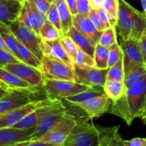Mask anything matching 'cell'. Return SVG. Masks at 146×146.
I'll list each match as a JSON object with an SVG mask.
<instances>
[{
  "label": "cell",
  "instance_id": "6da1fadb",
  "mask_svg": "<svg viewBox=\"0 0 146 146\" xmlns=\"http://www.w3.org/2000/svg\"><path fill=\"white\" fill-rule=\"evenodd\" d=\"M119 126L102 127L86 119H77L63 146H123Z\"/></svg>",
  "mask_w": 146,
  "mask_h": 146
},
{
  "label": "cell",
  "instance_id": "7a4b0ae2",
  "mask_svg": "<svg viewBox=\"0 0 146 146\" xmlns=\"http://www.w3.org/2000/svg\"><path fill=\"white\" fill-rule=\"evenodd\" d=\"M146 106V74L143 78L125 89L123 96L112 103L108 112L122 118L128 125L137 118H142Z\"/></svg>",
  "mask_w": 146,
  "mask_h": 146
},
{
  "label": "cell",
  "instance_id": "3957f363",
  "mask_svg": "<svg viewBox=\"0 0 146 146\" xmlns=\"http://www.w3.org/2000/svg\"><path fill=\"white\" fill-rule=\"evenodd\" d=\"M121 40L135 38L141 40L146 31V17L125 0H118L117 24Z\"/></svg>",
  "mask_w": 146,
  "mask_h": 146
},
{
  "label": "cell",
  "instance_id": "277c9868",
  "mask_svg": "<svg viewBox=\"0 0 146 146\" xmlns=\"http://www.w3.org/2000/svg\"><path fill=\"white\" fill-rule=\"evenodd\" d=\"M112 103V100L104 94L90 98L79 105L65 107L68 112L77 118L92 119L108 113Z\"/></svg>",
  "mask_w": 146,
  "mask_h": 146
},
{
  "label": "cell",
  "instance_id": "5b68a950",
  "mask_svg": "<svg viewBox=\"0 0 146 146\" xmlns=\"http://www.w3.org/2000/svg\"><path fill=\"white\" fill-rule=\"evenodd\" d=\"M90 87L77 81L46 78L42 86L46 98L53 100H61L86 91Z\"/></svg>",
  "mask_w": 146,
  "mask_h": 146
},
{
  "label": "cell",
  "instance_id": "8992f818",
  "mask_svg": "<svg viewBox=\"0 0 146 146\" xmlns=\"http://www.w3.org/2000/svg\"><path fill=\"white\" fill-rule=\"evenodd\" d=\"M40 87L11 88L7 95L0 98V113L15 109L32 101L40 100L38 98Z\"/></svg>",
  "mask_w": 146,
  "mask_h": 146
},
{
  "label": "cell",
  "instance_id": "52a82bcc",
  "mask_svg": "<svg viewBox=\"0 0 146 146\" xmlns=\"http://www.w3.org/2000/svg\"><path fill=\"white\" fill-rule=\"evenodd\" d=\"M9 26L17 40L31 50L40 60H41L44 55L41 48V38L40 36L34 30L23 24L18 19L12 21Z\"/></svg>",
  "mask_w": 146,
  "mask_h": 146
},
{
  "label": "cell",
  "instance_id": "ba28073f",
  "mask_svg": "<svg viewBox=\"0 0 146 146\" xmlns=\"http://www.w3.org/2000/svg\"><path fill=\"white\" fill-rule=\"evenodd\" d=\"M77 119L76 117L68 111L54 128L37 139L47 142L52 146L63 145L75 126Z\"/></svg>",
  "mask_w": 146,
  "mask_h": 146
},
{
  "label": "cell",
  "instance_id": "9c48e42d",
  "mask_svg": "<svg viewBox=\"0 0 146 146\" xmlns=\"http://www.w3.org/2000/svg\"><path fill=\"white\" fill-rule=\"evenodd\" d=\"M121 47L123 51L124 75L126 76L137 67L145 65L140 40L135 38L121 40Z\"/></svg>",
  "mask_w": 146,
  "mask_h": 146
},
{
  "label": "cell",
  "instance_id": "30bf717a",
  "mask_svg": "<svg viewBox=\"0 0 146 146\" xmlns=\"http://www.w3.org/2000/svg\"><path fill=\"white\" fill-rule=\"evenodd\" d=\"M41 69L46 78L76 81L74 66L62 61L44 56L41 60Z\"/></svg>",
  "mask_w": 146,
  "mask_h": 146
},
{
  "label": "cell",
  "instance_id": "8fae6325",
  "mask_svg": "<svg viewBox=\"0 0 146 146\" xmlns=\"http://www.w3.org/2000/svg\"><path fill=\"white\" fill-rule=\"evenodd\" d=\"M17 19L38 35L41 27L47 21L45 14L38 9L32 0H24Z\"/></svg>",
  "mask_w": 146,
  "mask_h": 146
},
{
  "label": "cell",
  "instance_id": "7c38bea8",
  "mask_svg": "<svg viewBox=\"0 0 146 146\" xmlns=\"http://www.w3.org/2000/svg\"><path fill=\"white\" fill-rule=\"evenodd\" d=\"M4 68L14 73L34 87L42 86L45 80V76L41 69L26 63H10L4 66Z\"/></svg>",
  "mask_w": 146,
  "mask_h": 146
},
{
  "label": "cell",
  "instance_id": "4fadbf2b",
  "mask_svg": "<svg viewBox=\"0 0 146 146\" xmlns=\"http://www.w3.org/2000/svg\"><path fill=\"white\" fill-rule=\"evenodd\" d=\"M68 113L65 106L51 111L44 115L34 127V131L29 140H35L40 138L54 128ZM29 141V140H28Z\"/></svg>",
  "mask_w": 146,
  "mask_h": 146
},
{
  "label": "cell",
  "instance_id": "5bb4252c",
  "mask_svg": "<svg viewBox=\"0 0 146 146\" xmlns=\"http://www.w3.org/2000/svg\"><path fill=\"white\" fill-rule=\"evenodd\" d=\"M74 66V72L77 82L90 86L104 87L107 80L108 69H99L96 66Z\"/></svg>",
  "mask_w": 146,
  "mask_h": 146
},
{
  "label": "cell",
  "instance_id": "9a60e30c",
  "mask_svg": "<svg viewBox=\"0 0 146 146\" xmlns=\"http://www.w3.org/2000/svg\"><path fill=\"white\" fill-rule=\"evenodd\" d=\"M62 106H64V103L61 100H53L46 98L44 102L41 106L29 113L13 127L19 128H33L45 114Z\"/></svg>",
  "mask_w": 146,
  "mask_h": 146
},
{
  "label": "cell",
  "instance_id": "2e32d148",
  "mask_svg": "<svg viewBox=\"0 0 146 146\" xmlns=\"http://www.w3.org/2000/svg\"><path fill=\"white\" fill-rule=\"evenodd\" d=\"M44 101L45 98L36 100L15 109L0 113V128L13 127L29 113L41 106Z\"/></svg>",
  "mask_w": 146,
  "mask_h": 146
},
{
  "label": "cell",
  "instance_id": "e0dca14e",
  "mask_svg": "<svg viewBox=\"0 0 146 146\" xmlns=\"http://www.w3.org/2000/svg\"><path fill=\"white\" fill-rule=\"evenodd\" d=\"M34 127L19 128L14 127L0 128V146H18L19 144L29 140Z\"/></svg>",
  "mask_w": 146,
  "mask_h": 146
},
{
  "label": "cell",
  "instance_id": "ac0fdd59",
  "mask_svg": "<svg viewBox=\"0 0 146 146\" xmlns=\"http://www.w3.org/2000/svg\"><path fill=\"white\" fill-rule=\"evenodd\" d=\"M73 26L78 31L88 37L94 45L98 44L103 31L97 29L89 16L79 13L73 16Z\"/></svg>",
  "mask_w": 146,
  "mask_h": 146
},
{
  "label": "cell",
  "instance_id": "d6986e66",
  "mask_svg": "<svg viewBox=\"0 0 146 146\" xmlns=\"http://www.w3.org/2000/svg\"><path fill=\"white\" fill-rule=\"evenodd\" d=\"M41 48L43 55L45 56L62 61L71 66H74V63L69 58L67 53L66 52L59 39L48 41V40L41 38Z\"/></svg>",
  "mask_w": 146,
  "mask_h": 146
},
{
  "label": "cell",
  "instance_id": "ffe728a7",
  "mask_svg": "<svg viewBox=\"0 0 146 146\" xmlns=\"http://www.w3.org/2000/svg\"><path fill=\"white\" fill-rule=\"evenodd\" d=\"M104 94H105V91H104V87L95 86H91L86 91L78 93L75 95L62 98L61 101L66 107L72 106L79 105L90 98L103 95Z\"/></svg>",
  "mask_w": 146,
  "mask_h": 146
},
{
  "label": "cell",
  "instance_id": "44dd1931",
  "mask_svg": "<svg viewBox=\"0 0 146 146\" xmlns=\"http://www.w3.org/2000/svg\"><path fill=\"white\" fill-rule=\"evenodd\" d=\"M22 2L14 0H0V21L10 24L19 17Z\"/></svg>",
  "mask_w": 146,
  "mask_h": 146
},
{
  "label": "cell",
  "instance_id": "7402d4cb",
  "mask_svg": "<svg viewBox=\"0 0 146 146\" xmlns=\"http://www.w3.org/2000/svg\"><path fill=\"white\" fill-rule=\"evenodd\" d=\"M0 34L5 41L6 44L11 54L18 58L21 62H23L19 52L18 40L11 30L9 24L0 21Z\"/></svg>",
  "mask_w": 146,
  "mask_h": 146
},
{
  "label": "cell",
  "instance_id": "603a6c76",
  "mask_svg": "<svg viewBox=\"0 0 146 146\" xmlns=\"http://www.w3.org/2000/svg\"><path fill=\"white\" fill-rule=\"evenodd\" d=\"M66 34L72 38L78 48L84 50L89 55L94 57L96 46L88 37L78 31L74 26L68 30Z\"/></svg>",
  "mask_w": 146,
  "mask_h": 146
},
{
  "label": "cell",
  "instance_id": "cb8c5ba5",
  "mask_svg": "<svg viewBox=\"0 0 146 146\" xmlns=\"http://www.w3.org/2000/svg\"><path fill=\"white\" fill-rule=\"evenodd\" d=\"M0 79L11 88H25L34 87L4 67H0Z\"/></svg>",
  "mask_w": 146,
  "mask_h": 146
},
{
  "label": "cell",
  "instance_id": "d4e9b609",
  "mask_svg": "<svg viewBox=\"0 0 146 146\" xmlns=\"http://www.w3.org/2000/svg\"><path fill=\"white\" fill-rule=\"evenodd\" d=\"M54 3L61 18L63 34H66L68 30L73 27V15L65 0H55Z\"/></svg>",
  "mask_w": 146,
  "mask_h": 146
},
{
  "label": "cell",
  "instance_id": "484cf974",
  "mask_svg": "<svg viewBox=\"0 0 146 146\" xmlns=\"http://www.w3.org/2000/svg\"><path fill=\"white\" fill-rule=\"evenodd\" d=\"M105 94L112 100L113 102L117 101L123 96L125 88L123 81L107 79L104 86Z\"/></svg>",
  "mask_w": 146,
  "mask_h": 146
},
{
  "label": "cell",
  "instance_id": "4316f807",
  "mask_svg": "<svg viewBox=\"0 0 146 146\" xmlns=\"http://www.w3.org/2000/svg\"><path fill=\"white\" fill-rule=\"evenodd\" d=\"M108 54H109V47L102 45L99 43L96 45L94 58L95 66L96 68L99 69L109 68Z\"/></svg>",
  "mask_w": 146,
  "mask_h": 146
},
{
  "label": "cell",
  "instance_id": "83f0119b",
  "mask_svg": "<svg viewBox=\"0 0 146 146\" xmlns=\"http://www.w3.org/2000/svg\"><path fill=\"white\" fill-rule=\"evenodd\" d=\"M18 48L23 62L41 69V60L19 41H18Z\"/></svg>",
  "mask_w": 146,
  "mask_h": 146
},
{
  "label": "cell",
  "instance_id": "f1b7e54d",
  "mask_svg": "<svg viewBox=\"0 0 146 146\" xmlns=\"http://www.w3.org/2000/svg\"><path fill=\"white\" fill-rule=\"evenodd\" d=\"M62 35V33L48 21L43 24L39 30L40 37L42 39L48 41L59 39Z\"/></svg>",
  "mask_w": 146,
  "mask_h": 146
},
{
  "label": "cell",
  "instance_id": "f546056e",
  "mask_svg": "<svg viewBox=\"0 0 146 146\" xmlns=\"http://www.w3.org/2000/svg\"><path fill=\"white\" fill-rule=\"evenodd\" d=\"M145 74L146 67L145 65L137 67L135 69L131 71L129 74L124 76L123 82L125 89L130 88L133 85L141 81Z\"/></svg>",
  "mask_w": 146,
  "mask_h": 146
},
{
  "label": "cell",
  "instance_id": "4dcf8cb0",
  "mask_svg": "<svg viewBox=\"0 0 146 146\" xmlns=\"http://www.w3.org/2000/svg\"><path fill=\"white\" fill-rule=\"evenodd\" d=\"M73 63L78 66H95L94 57L81 48H78L74 56Z\"/></svg>",
  "mask_w": 146,
  "mask_h": 146
},
{
  "label": "cell",
  "instance_id": "1f68e13d",
  "mask_svg": "<svg viewBox=\"0 0 146 146\" xmlns=\"http://www.w3.org/2000/svg\"><path fill=\"white\" fill-rule=\"evenodd\" d=\"M123 58H121L114 65L108 68L107 79L123 81L124 80Z\"/></svg>",
  "mask_w": 146,
  "mask_h": 146
},
{
  "label": "cell",
  "instance_id": "d6a6232c",
  "mask_svg": "<svg viewBox=\"0 0 146 146\" xmlns=\"http://www.w3.org/2000/svg\"><path fill=\"white\" fill-rule=\"evenodd\" d=\"M115 42H117L116 27L115 26H112L106 28L103 31L98 43L106 46L110 47Z\"/></svg>",
  "mask_w": 146,
  "mask_h": 146
},
{
  "label": "cell",
  "instance_id": "836d02e7",
  "mask_svg": "<svg viewBox=\"0 0 146 146\" xmlns=\"http://www.w3.org/2000/svg\"><path fill=\"white\" fill-rule=\"evenodd\" d=\"M59 41L62 46H64L66 52L67 53L69 58L73 61L74 56L76 54L78 48L74 40L72 39L71 36H69L67 34H63L61 38H59Z\"/></svg>",
  "mask_w": 146,
  "mask_h": 146
},
{
  "label": "cell",
  "instance_id": "e575fe53",
  "mask_svg": "<svg viewBox=\"0 0 146 146\" xmlns=\"http://www.w3.org/2000/svg\"><path fill=\"white\" fill-rule=\"evenodd\" d=\"M45 15L46 17L47 21H49L54 27H56L63 34L61 18H60L59 14H58V9H57V7L56 6L55 3L54 2L51 4V7H50L49 9L48 10V11H47Z\"/></svg>",
  "mask_w": 146,
  "mask_h": 146
},
{
  "label": "cell",
  "instance_id": "d590c367",
  "mask_svg": "<svg viewBox=\"0 0 146 146\" xmlns=\"http://www.w3.org/2000/svg\"><path fill=\"white\" fill-rule=\"evenodd\" d=\"M123 57V51L121 46L118 44V41L109 47L108 54V66L109 68L115 64L117 61Z\"/></svg>",
  "mask_w": 146,
  "mask_h": 146
},
{
  "label": "cell",
  "instance_id": "8d00e7d4",
  "mask_svg": "<svg viewBox=\"0 0 146 146\" xmlns=\"http://www.w3.org/2000/svg\"><path fill=\"white\" fill-rule=\"evenodd\" d=\"M21 62L18 58L9 51L0 47V67H4L10 63Z\"/></svg>",
  "mask_w": 146,
  "mask_h": 146
},
{
  "label": "cell",
  "instance_id": "74e56055",
  "mask_svg": "<svg viewBox=\"0 0 146 146\" xmlns=\"http://www.w3.org/2000/svg\"><path fill=\"white\" fill-rule=\"evenodd\" d=\"M88 16L91 18V19L92 20L93 23H94V25L96 26V29L98 31H104L106 29L108 28L105 23L102 20V19L101 18L96 9L91 7V9L90 11Z\"/></svg>",
  "mask_w": 146,
  "mask_h": 146
},
{
  "label": "cell",
  "instance_id": "f35d334b",
  "mask_svg": "<svg viewBox=\"0 0 146 146\" xmlns=\"http://www.w3.org/2000/svg\"><path fill=\"white\" fill-rule=\"evenodd\" d=\"M96 10L98 11V14L100 15V17H101V18L104 21V22L107 26V27H112V26H116L117 19L113 17L106 10L104 9L103 7L97 9Z\"/></svg>",
  "mask_w": 146,
  "mask_h": 146
},
{
  "label": "cell",
  "instance_id": "ab89813d",
  "mask_svg": "<svg viewBox=\"0 0 146 146\" xmlns=\"http://www.w3.org/2000/svg\"><path fill=\"white\" fill-rule=\"evenodd\" d=\"M103 8L117 19L118 10V0H104Z\"/></svg>",
  "mask_w": 146,
  "mask_h": 146
},
{
  "label": "cell",
  "instance_id": "60d3db41",
  "mask_svg": "<svg viewBox=\"0 0 146 146\" xmlns=\"http://www.w3.org/2000/svg\"><path fill=\"white\" fill-rule=\"evenodd\" d=\"M78 13L82 14H89L91 9V1L90 0H76Z\"/></svg>",
  "mask_w": 146,
  "mask_h": 146
},
{
  "label": "cell",
  "instance_id": "b9f144b4",
  "mask_svg": "<svg viewBox=\"0 0 146 146\" xmlns=\"http://www.w3.org/2000/svg\"><path fill=\"white\" fill-rule=\"evenodd\" d=\"M32 1L36 4L38 9L44 14H46L51 4L47 0H32Z\"/></svg>",
  "mask_w": 146,
  "mask_h": 146
},
{
  "label": "cell",
  "instance_id": "7bdbcfd3",
  "mask_svg": "<svg viewBox=\"0 0 146 146\" xmlns=\"http://www.w3.org/2000/svg\"><path fill=\"white\" fill-rule=\"evenodd\" d=\"M123 146H146V138H134L128 141H123Z\"/></svg>",
  "mask_w": 146,
  "mask_h": 146
},
{
  "label": "cell",
  "instance_id": "ee69618b",
  "mask_svg": "<svg viewBox=\"0 0 146 146\" xmlns=\"http://www.w3.org/2000/svg\"><path fill=\"white\" fill-rule=\"evenodd\" d=\"M71 11V14L75 16L78 14V9H77V2L76 0H65Z\"/></svg>",
  "mask_w": 146,
  "mask_h": 146
},
{
  "label": "cell",
  "instance_id": "f6af8a7d",
  "mask_svg": "<svg viewBox=\"0 0 146 146\" xmlns=\"http://www.w3.org/2000/svg\"><path fill=\"white\" fill-rule=\"evenodd\" d=\"M140 41H141L143 54V57H144V61H145V66L146 67V31L143 34V35L142 36V37H141Z\"/></svg>",
  "mask_w": 146,
  "mask_h": 146
},
{
  "label": "cell",
  "instance_id": "bcb514c9",
  "mask_svg": "<svg viewBox=\"0 0 146 146\" xmlns=\"http://www.w3.org/2000/svg\"><path fill=\"white\" fill-rule=\"evenodd\" d=\"M91 1V7L95 9L103 7L104 0H90Z\"/></svg>",
  "mask_w": 146,
  "mask_h": 146
},
{
  "label": "cell",
  "instance_id": "7dc6e473",
  "mask_svg": "<svg viewBox=\"0 0 146 146\" xmlns=\"http://www.w3.org/2000/svg\"><path fill=\"white\" fill-rule=\"evenodd\" d=\"M0 47H1V48H2L3 49L6 50V51H9V52L11 53L10 50L9 49L8 46H7V44H6L5 41H4V40L3 39L2 36H1V34H0Z\"/></svg>",
  "mask_w": 146,
  "mask_h": 146
},
{
  "label": "cell",
  "instance_id": "c3c4849f",
  "mask_svg": "<svg viewBox=\"0 0 146 146\" xmlns=\"http://www.w3.org/2000/svg\"><path fill=\"white\" fill-rule=\"evenodd\" d=\"M11 88H9V89H6V88L0 87V98H2V97L4 96L5 95H7V94L11 91Z\"/></svg>",
  "mask_w": 146,
  "mask_h": 146
},
{
  "label": "cell",
  "instance_id": "681fc988",
  "mask_svg": "<svg viewBox=\"0 0 146 146\" xmlns=\"http://www.w3.org/2000/svg\"><path fill=\"white\" fill-rule=\"evenodd\" d=\"M141 4H142L143 9V14L146 17V0H141Z\"/></svg>",
  "mask_w": 146,
  "mask_h": 146
},
{
  "label": "cell",
  "instance_id": "f907efd6",
  "mask_svg": "<svg viewBox=\"0 0 146 146\" xmlns=\"http://www.w3.org/2000/svg\"><path fill=\"white\" fill-rule=\"evenodd\" d=\"M0 87H1V88H6V89H9V88H10L9 86H7V84H6L4 82V81H1V79H0Z\"/></svg>",
  "mask_w": 146,
  "mask_h": 146
},
{
  "label": "cell",
  "instance_id": "816d5d0a",
  "mask_svg": "<svg viewBox=\"0 0 146 146\" xmlns=\"http://www.w3.org/2000/svg\"><path fill=\"white\" fill-rule=\"evenodd\" d=\"M141 119H142V121H143V123L145 124V125H146V116L144 117V118H141Z\"/></svg>",
  "mask_w": 146,
  "mask_h": 146
},
{
  "label": "cell",
  "instance_id": "f5cc1de1",
  "mask_svg": "<svg viewBox=\"0 0 146 146\" xmlns=\"http://www.w3.org/2000/svg\"><path fill=\"white\" fill-rule=\"evenodd\" d=\"M146 116V106H145V112H144V114H143V117L141 118H144V117H145Z\"/></svg>",
  "mask_w": 146,
  "mask_h": 146
},
{
  "label": "cell",
  "instance_id": "db71d44e",
  "mask_svg": "<svg viewBox=\"0 0 146 146\" xmlns=\"http://www.w3.org/2000/svg\"><path fill=\"white\" fill-rule=\"evenodd\" d=\"M47 1H48V2L51 3V4H52V3L54 2V1H55V0H47Z\"/></svg>",
  "mask_w": 146,
  "mask_h": 146
},
{
  "label": "cell",
  "instance_id": "11a10c76",
  "mask_svg": "<svg viewBox=\"0 0 146 146\" xmlns=\"http://www.w3.org/2000/svg\"><path fill=\"white\" fill-rule=\"evenodd\" d=\"M14 1H21V2H23L24 0H14Z\"/></svg>",
  "mask_w": 146,
  "mask_h": 146
}]
</instances>
